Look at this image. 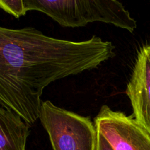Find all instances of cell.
<instances>
[{
	"label": "cell",
	"instance_id": "1",
	"mask_svg": "<svg viewBox=\"0 0 150 150\" xmlns=\"http://www.w3.org/2000/svg\"><path fill=\"white\" fill-rule=\"evenodd\" d=\"M112 42L93 36L70 41L33 27L0 26V105L33 125L41 96L52 82L96 68L115 56Z\"/></svg>",
	"mask_w": 150,
	"mask_h": 150
},
{
	"label": "cell",
	"instance_id": "2",
	"mask_svg": "<svg viewBox=\"0 0 150 150\" xmlns=\"http://www.w3.org/2000/svg\"><path fill=\"white\" fill-rule=\"evenodd\" d=\"M25 11L43 13L63 27H82L102 22L133 33L136 20L117 0H23Z\"/></svg>",
	"mask_w": 150,
	"mask_h": 150
},
{
	"label": "cell",
	"instance_id": "3",
	"mask_svg": "<svg viewBox=\"0 0 150 150\" xmlns=\"http://www.w3.org/2000/svg\"><path fill=\"white\" fill-rule=\"evenodd\" d=\"M39 120L54 150H96L98 130L90 118L57 106L41 104Z\"/></svg>",
	"mask_w": 150,
	"mask_h": 150
},
{
	"label": "cell",
	"instance_id": "4",
	"mask_svg": "<svg viewBox=\"0 0 150 150\" xmlns=\"http://www.w3.org/2000/svg\"><path fill=\"white\" fill-rule=\"evenodd\" d=\"M94 123L114 150H150V133L133 115L113 111L104 105Z\"/></svg>",
	"mask_w": 150,
	"mask_h": 150
},
{
	"label": "cell",
	"instance_id": "5",
	"mask_svg": "<svg viewBox=\"0 0 150 150\" xmlns=\"http://www.w3.org/2000/svg\"><path fill=\"white\" fill-rule=\"evenodd\" d=\"M125 94L133 108V116L150 133V44L138 52Z\"/></svg>",
	"mask_w": 150,
	"mask_h": 150
},
{
	"label": "cell",
	"instance_id": "6",
	"mask_svg": "<svg viewBox=\"0 0 150 150\" xmlns=\"http://www.w3.org/2000/svg\"><path fill=\"white\" fill-rule=\"evenodd\" d=\"M29 125L0 105V150H26Z\"/></svg>",
	"mask_w": 150,
	"mask_h": 150
},
{
	"label": "cell",
	"instance_id": "7",
	"mask_svg": "<svg viewBox=\"0 0 150 150\" xmlns=\"http://www.w3.org/2000/svg\"><path fill=\"white\" fill-rule=\"evenodd\" d=\"M0 8L17 18L26 13L23 0H0Z\"/></svg>",
	"mask_w": 150,
	"mask_h": 150
},
{
	"label": "cell",
	"instance_id": "8",
	"mask_svg": "<svg viewBox=\"0 0 150 150\" xmlns=\"http://www.w3.org/2000/svg\"><path fill=\"white\" fill-rule=\"evenodd\" d=\"M96 150H114L111 145L109 144L106 139L100 134L98 133V139H97V146Z\"/></svg>",
	"mask_w": 150,
	"mask_h": 150
}]
</instances>
